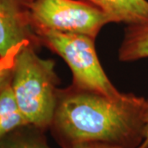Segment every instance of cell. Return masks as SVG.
Wrapping results in <instances>:
<instances>
[{
    "instance_id": "1",
    "label": "cell",
    "mask_w": 148,
    "mask_h": 148,
    "mask_svg": "<svg viewBox=\"0 0 148 148\" xmlns=\"http://www.w3.org/2000/svg\"><path fill=\"white\" fill-rule=\"evenodd\" d=\"M147 100L132 93L110 97L71 85L58 89L49 127L61 148L101 142L138 148L144 141Z\"/></svg>"
},
{
    "instance_id": "2",
    "label": "cell",
    "mask_w": 148,
    "mask_h": 148,
    "mask_svg": "<svg viewBox=\"0 0 148 148\" xmlns=\"http://www.w3.org/2000/svg\"><path fill=\"white\" fill-rule=\"evenodd\" d=\"M37 50L25 45L16 53L11 88L28 123L47 132L57 104L59 80L54 61L40 57Z\"/></svg>"
},
{
    "instance_id": "3",
    "label": "cell",
    "mask_w": 148,
    "mask_h": 148,
    "mask_svg": "<svg viewBox=\"0 0 148 148\" xmlns=\"http://www.w3.org/2000/svg\"><path fill=\"white\" fill-rule=\"evenodd\" d=\"M36 35L42 46L57 53L68 64L73 75L72 85L75 87L110 97H119L123 94L111 82L102 68L94 38L49 31Z\"/></svg>"
},
{
    "instance_id": "4",
    "label": "cell",
    "mask_w": 148,
    "mask_h": 148,
    "mask_svg": "<svg viewBox=\"0 0 148 148\" xmlns=\"http://www.w3.org/2000/svg\"><path fill=\"white\" fill-rule=\"evenodd\" d=\"M30 12L36 33L49 31L95 39L102 27L112 22L86 0H31Z\"/></svg>"
},
{
    "instance_id": "5",
    "label": "cell",
    "mask_w": 148,
    "mask_h": 148,
    "mask_svg": "<svg viewBox=\"0 0 148 148\" xmlns=\"http://www.w3.org/2000/svg\"><path fill=\"white\" fill-rule=\"evenodd\" d=\"M31 0H0V57L22 45L42 46L33 28Z\"/></svg>"
},
{
    "instance_id": "6",
    "label": "cell",
    "mask_w": 148,
    "mask_h": 148,
    "mask_svg": "<svg viewBox=\"0 0 148 148\" xmlns=\"http://www.w3.org/2000/svg\"><path fill=\"white\" fill-rule=\"evenodd\" d=\"M104 12L112 22L127 26L148 22V0H86Z\"/></svg>"
},
{
    "instance_id": "7",
    "label": "cell",
    "mask_w": 148,
    "mask_h": 148,
    "mask_svg": "<svg viewBox=\"0 0 148 148\" xmlns=\"http://www.w3.org/2000/svg\"><path fill=\"white\" fill-rule=\"evenodd\" d=\"M148 58V22L127 26L119 49V59L132 62Z\"/></svg>"
},
{
    "instance_id": "8",
    "label": "cell",
    "mask_w": 148,
    "mask_h": 148,
    "mask_svg": "<svg viewBox=\"0 0 148 148\" xmlns=\"http://www.w3.org/2000/svg\"><path fill=\"white\" fill-rule=\"evenodd\" d=\"M45 132L31 124L12 131L0 140V148H52Z\"/></svg>"
},
{
    "instance_id": "9",
    "label": "cell",
    "mask_w": 148,
    "mask_h": 148,
    "mask_svg": "<svg viewBox=\"0 0 148 148\" xmlns=\"http://www.w3.org/2000/svg\"><path fill=\"white\" fill-rule=\"evenodd\" d=\"M27 124L29 123L16 104L10 84L0 95V140Z\"/></svg>"
},
{
    "instance_id": "10",
    "label": "cell",
    "mask_w": 148,
    "mask_h": 148,
    "mask_svg": "<svg viewBox=\"0 0 148 148\" xmlns=\"http://www.w3.org/2000/svg\"><path fill=\"white\" fill-rule=\"evenodd\" d=\"M23 45H25L14 48L5 56L0 57V95L10 86L16 55Z\"/></svg>"
},
{
    "instance_id": "11",
    "label": "cell",
    "mask_w": 148,
    "mask_h": 148,
    "mask_svg": "<svg viewBox=\"0 0 148 148\" xmlns=\"http://www.w3.org/2000/svg\"><path fill=\"white\" fill-rule=\"evenodd\" d=\"M70 148H126L119 145L101 142H87L74 145Z\"/></svg>"
},
{
    "instance_id": "12",
    "label": "cell",
    "mask_w": 148,
    "mask_h": 148,
    "mask_svg": "<svg viewBox=\"0 0 148 148\" xmlns=\"http://www.w3.org/2000/svg\"><path fill=\"white\" fill-rule=\"evenodd\" d=\"M147 100L146 114H145V129H144V141L138 148H148V97Z\"/></svg>"
}]
</instances>
